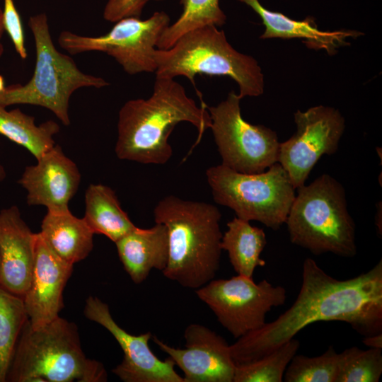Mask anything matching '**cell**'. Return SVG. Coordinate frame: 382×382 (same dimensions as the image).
<instances>
[{"label": "cell", "mask_w": 382, "mask_h": 382, "mask_svg": "<svg viewBox=\"0 0 382 382\" xmlns=\"http://www.w3.org/2000/svg\"><path fill=\"white\" fill-rule=\"evenodd\" d=\"M319 321L346 323L364 337L382 333V260L366 272L340 280L306 258L294 303L276 320L230 345L233 361L236 366L255 361Z\"/></svg>", "instance_id": "1"}, {"label": "cell", "mask_w": 382, "mask_h": 382, "mask_svg": "<svg viewBox=\"0 0 382 382\" xmlns=\"http://www.w3.org/2000/svg\"><path fill=\"white\" fill-rule=\"evenodd\" d=\"M182 122L197 127L200 137L211 126L207 105L198 107L174 79L156 76L149 98L129 100L119 111L117 158L144 164L167 163L173 154L169 136Z\"/></svg>", "instance_id": "2"}, {"label": "cell", "mask_w": 382, "mask_h": 382, "mask_svg": "<svg viewBox=\"0 0 382 382\" xmlns=\"http://www.w3.org/2000/svg\"><path fill=\"white\" fill-rule=\"evenodd\" d=\"M155 223L168 231L169 257L163 274L181 286L197 289L212 280L221 254V214L204 202L168 195L154 209Z\"/></svg>", "instance_id": "3"}, {"label": "cell", "mask_w": 382, "mask_h": 382, "mask_svg": "<svg viewBox=\"0 0 382 382\" xmlns=\"http://www.w3.org/2000/svg\"><path fill=\"white\" fill-rule=\"evenodd\" d=\"M102 363L83 353L77 326L58 317L37 329L24 324L6 376L8 382H105Z\"/></svg>", "instance_id": "4"}, {"label": "cell", "mask_w": 382, "mask_h": 382, "mask_svg": "<svg viewBox=\"0 0 382 382\" xmlns=\"http://www.w3.org/2000/svg\"><path fill=\"white\" fill-rule=\"evenodd\" d=\"M285 224L290 241L315 255H357L356 226L342 185L323 174L297 189Z\"/></svg>", "instance_id": "5"}, {"label": "cell", "mask_w": 382, "mask_h": 382, "mask_svg": "<svg viewBox=\"0 0 382 382\" xmlns=\"http://www.w3.org/2000/svg\"><path fill=\"white\" fill-rule=\"evenodd\" d=\"M156 76H182L195 85L197 74L228 76L239 87V96H258L264 91V78L257 62L236 50L224 30L204 25L181 35L167 50L155 52Z\"/></svg>", "instance_id": "6"}, {"label": "cell", "mask_w": 382, "mask_h": 382, "mask_svg": "<svg viewBox=\"0 0 382 382\" xmlns=\"http://www.w3.org/2000/svg\"><path fill=\"white\" fill-rule=\"evenodd\" d=\"M28 26L35 47L33 76L24 85L5 87L0 93V105L43 107L53 112L64 125H69V105L73 93L81 88H101L110 83L101 77L83 73L69 55L57 50L45 13L30 16Z\"/></svg>", "instance_id": "7"}, {"label": "cell", "mask_w": 382, "mask_h": 382, "mask_svg": "<svg viewBox=\"0 0 382 382\" xmlns=\"http://www.w3.org/2000/svg\"><path fill=\"white\" fill-rule=\"evenodd\" d=\"M206 177L214 201L233 209L236 217L259 221L273 230L285 224L296 189L278 162L256 174L220 164L207 168Z\"/></svg>", "instance_id": "8"}, {"label": "cell", "mask_w": 382, "mask_h": 382, "mask_svg": "<svg viewBox=\"0 0 382 382\" xmlns=\"http://www.w3.org/2000/svg\"><path fill=\"white\" fill-rule=\"evenodd\" d=\"M170 21L166 12L156 11L145 20L137 17L120 19L109 32L100 36H85L64 30L57 42L71 55L103 52L114 58L130 75L155 72L157 43Z\"/></svg>", "instance_id": "9"}, {"label": "cell", "mask_w": 382, "mask_h": 382, "mask_svg": "<svg viewBox=\"0 0 382 382\" xmlns=\"http://www.w3.org/2000/svg\"><path fill=\"white\" fill-rule=\"evenodd\" d=\"M241 97L231 91L215 106H207L221 165L245 174L262 173L277 162L280 142L269 127L252 125L241 116Z\"/></svg>", "instance_id": "10"}, {"label": "cell", "mask_w": 382, "mask_h": 382, "mask_svg": "<svg viewBox=\"0 0 382 382\" xmlns=\"http://www.w3.org/2000/svg\"><path fill=\"white\" fill-rule=\"evenodd\" d=\"M198 298L213 311L219 323L235 338L265 325L272 308L284 305L286 290L266 279L257 283L238 274L231 279H212L196 289Z\"/></svg>", "instance_id": "11"}, {"label": "cell", "mask_w": 382, "mask_h": 382, "mask_svg": "<svg viewBox=\"0 0 382 382\" xmlns=\"http://www.w3.org/2000/svg\"><path fill=\"white\" fill-rule=\"evenodd\" d=\"M296 132L280 143L277 162L286 171L295 189L305 185L323 155L334 154L345 129L340 112L330 106L316 105L294 114Z\"/></svg>", "instance_id": "12"}, {"label": "cell", "mask_w": 382, "mask_h": 382, "mask_svg": "<svg viewBox=\"0 0 382 382\" xmlns=\"http://www.w3.org/2000/svg\"><path fill=\"white\" fill-rule=\"evenodd\" d=\"M85 316L96 322L115 337L124 353L122 361L112 371L125 382H184L174 369L170 358L159 359L151 351L149 341L151 332L134 335L126 332L114 320L108 306L96 296L86 301Z\"/></svg>", "instance_id": "13"}, {"label": "cell", "mask_w": 382, "mask_h": 382, "mask_svg": "<svg viewBox=\"0 0 382 382\" xmlns=\"http://www.w3.org/2000/svg\"><path fill=\"white\" fill-rule=\"evenodd\" d=\"M185 349H178L152 337L184 374V382H233L236 364L230 345L209 328L190 324L184 331Z\"/></svg>", "instance_id": "14"}, {"label": "cell", "mask_w": 382, "mask_h": 382, "mask_svg": "<svg viewBox=\"0 0 382 382\" xmlns=\"http://www.w3.org/2000/svg\"><path fill=\"white\" fill-rule=\"evenodd\" d=\"M81 178L76 164L55 144L35 165L25 167L18 182L27 191L28 205L45 206L48 212L61 214L70 211L69 202Z\"/></svg>", "instance_id": "15"}, {"label": "cell", "mask_w": 382, "mask_h": 382, "mask_svg": "<svg viewBox=\"0 0 382 382\" xmlns=\"http://www.w3.org/2000/svg\"><path fill=\"white\" fill-rule=\"evenodd\" d=\"M73 265L54 253L37 233L32 278L23 298L33 328H40L59 316L64 307L63 291Z\"/></svg>", "instance_id": "16"}, {"label": "cell", "mask_w": 382, "mask_h": 382, "mask_svg": "<svg viewBox=\"0 0 382 382\" xmlns=\"http://www.w3.org/2000/svg\"><path fill=\"white\" fill-rule=\"evenodd\" d=\"M36 238L17 206L0 211V288L22 299L32 278Z\"/></svg>", "instance_id": "17"}, {"label": "cell", "mask_w": 382, "mask_h": 382, "mask_svg": "<svg viewBox=\"0 0 382 382\" xmlns=\"http://www.w3.org/2000/svg\"><path fill=\"white\" fill-rule=\"evenodd\" d=\"M249 6L262 19L265 28L260 39H303L311 49L324 50L328 54H335L337 49L349 45L347 39L362 35L357 30L322 31L314 19L307 17L303 21L291 19L279 12L270 11L259 0H238Z\"/></svg>", "instance_id": "18"}, {"label": "cell", "mask_w": 382, "mask_h": 382, "mask_svg": "<svg viewBox=\"0 0 382 382\" xmlns=\"http://www.w3.org/2000/svg\"><path fill=\"white\" fill-rule=\"evenodd\" d=\"M115 243L124 269L135 284L142 283L153 269L162 272L168 264V236L162 224L150 228L136 227Z\"/></svg>", "instance_id": "19"}, {"label": "cell", "mask_w": 382, "mask_h": 382, "mask_svg": "<svg viewBox=\"0 0 382 382\" xmlns=\"http://www.w3.org/2000/svg\"><path fill=\"white\" fill-rule=\"evenodd\" d=\"M49 248L64 260L74 264L93 248V232L84 219L66 213L47 212L39 232Z\"/></svg>", "instance_id": "20"}, {"label": "cell", "mask_w": 382, "mask_h": 382, "mask_svg": "<svg viewBox=\"0 0 382 382\" xmlns=\"http://www.w3.org/2000/svg\"><path fill=\"white\" fill-rule=\"evenodd\" d=\"M83 219L94 234H103L114 243L137 227L115 191L102 184H91L86 189Z\"/></svg>", "instance_id": "21"}, {"label": "cell", "mask_w": 382, "mask_h": 382, "mask_svg": "<svg viewBox=\"0 0 382 382\" xmlns=\"http://www.w3.org/2000/svg\"><path fill=\"white\" fill-rule=\"evenodd\" d=\"M227 228L222 235L221 249L228 252L230 262L238 274L253 277L255 270L266 264L260 257L267 245L264 230L236 216L227 223Z\"/></svg>", "instance_id": "22"}, {"label": "cell", "mask_w": 382, "mask_h": 382, "mask_svg": "<svg viewBox=\"0 0 382 382\" xmlns=\"http://www.w3.org/2000/svg\"><path fill=\"white\" fill-rule=\"evenodd\" d=\"M59 125L47 120L39 125L33 116L19 108L11 110L0 105V134L26 149L37 160L54 145V136Z\"/></svg>", "instance_id": "23"}, {"label": "cell", "mask_w": 382, "mask_h": 382, "mask_svg": "<svg viewBox=\"0 0 382 382\" xmlns=\"http://www.w3.org/2000/svg\"><path fill=\"white\" fill-rule=\"evenodd\" d=\"M183 12L178 19L163 31L157 49L167 50L178 39L192 30L207 25L225 24L226 16L219 6V0H180Z\"/></svg>", "instance_id": "24"}, {"label": "cell", "mask_w": 382, "mask_h": 382, "mask_svg": "<svg viewBox=\"0 0 382 382\" xmlns=\"http://www.w3.org/2000/svg\"><path fill=\"white\" fill-rule=\"evenodd\" d=\"M28 320L23 299L0 288V382H6L18 337Z\"/></svg>", "instance_id": "25"}, {"label": "cell", "mask_w": 382, "mask_h": 382, "mask_svg": "<svg viewBox=\"0 0 382 382\" xmlns=\"http://www.w3.org/2000/svg\"><path fill=\"white\" fill-rule=\"evenodd\" d=\"M300 347L294 337L262 357L236 366L233 382H282L285 371Z\"/></svg>", "instance_id": "26"}, {"label": "cell", "mask_w": 382, "mask_h": 382, "mask_svg": "<svg viewBox=\"0 0 382 382\" xmlns=\"http://www.w3.org/2000/svg\"><path fill=\"white\" fill-rule=\"evenodd\" d=\"M341 366V354L333 346L321 355L295 354L289 364L283 381L286 382H337Z\"/></svg>", "instance_id": "27"}, {"label": "cell", "mask_w": 382, "mask_h": 382, "mask_svg": "<svg viewBox=\"0 0 382 382\" xmlns=\"http://www.w3.org/2000/svg\"><path fill=\"white\" fill-rule=\"evenodd\" d=\"M382 349L352 347L341 352L337 382H378L382 374Z\"/></svg>", "instance_id": "28"}, {"label": "cell", "mask_w": 382, "mask_h": 382, "mask_svg": "<svg viewBox=\"0 0 382 382\" xmlns=\"http://www.w3.org/2000/svg\"><path fill=\"white\" fill-rule=\"evenodd\" d=\"M3 25L14 48L22 59H25L28 52L25 46L24 33L20 15L13 0H4Z\"/></svg>", "instance_id": "29"}, {"label": "cell", "mask_w": 382, "mask_h": 382, "mask_svg": "<svg viewBox=\"0 0 382 382\" xmlns=\"http://www.w3.org/2000/svg\"><path fill=\"white\" fill-rule=\"evenodd\" d=\"M149 1L108 0L103 10V18L112 23L127 17L140 18L142 10Z\"/></svg>", "instance_id": "30"}, {"label": "cell", "mask_w": 382, "mask_h": 382, "mask_svg": "<svg viewBox=\"0 0 382 382\" xmlns=\"http://www.w3.org/2000/svg\"><path fill=\"white\" fill-rule=\"evenodd\" d=\"M362 342L369 348L382 349V333L365 336Z\"/></svg>", "instance_id": "31"}, {"label": "cell", "mask_w": 382, "mask_h": 382, "mask_svg": "<svg viewBox=\"0 0 382 382\" xmlns=\"http://www.w3.org/2000/svg\"><path fill=\"white\" fill-rule=\"evenodd\" d=\"M376 225L378 228V231L380 233V235L381 236L382 233V224H381V204H380V207L378 208V211L376 216Z\"/></svg>", "instance_id": "32"}, {"label": "cell", "mask_w": 382, "mask_h": 382, "mask_svg": "<svg viewBox=\"0 0 382 382\" xmlns=\"http://www.w3.org/2000/svg\"><path fill=\"white\" fill-rule=\"evenodd\" d=\"M2 20H3V12H2V8L0 7V57L3 54V50H4L3 45L1 43V38L4 31Z\"/></svg>", "instance_id": "33"}, {"label": "cell", "mask_w": 382, "mask_h": 382, "mask_svg": "<svg viewBox=\"0 0 382 382\" xmlns=\"http://www.w3.org/2000/svg\"><path fill=\"white\" fill-rule=\"evenodd\" d=\"M5 178L6 171L4 166L0 163V183L5 179Z\"/></svg>", "instance_id": "34"}, {"label": "cell", "mask_w": 382, "mask_h": 382, "mask_svg": "<svg viewBox=\"0 0 382 382\" xmlns=\"http://www.w3.org/2000/svg\"><path fill=\"white\" fill-rule=\"evenodd\" d=\"M5 85H4V77L0 75V93H1L4 88H5Z\"/></svg>", "instance_id": "35"}, {"label": "cell", "mask_w": 382, "mask_h": 382, "mask_svg": "<svg viewBox=\"0 0 382 382\" xmlns=\"http://www.w3.org/2000/svg\"><path fill=\"white\" fill-rule=\"evenodd\" d=\"M155 1H162V0H155Z\"/></svg>", "instance_id": "36"}]
</instances>
